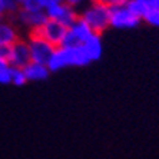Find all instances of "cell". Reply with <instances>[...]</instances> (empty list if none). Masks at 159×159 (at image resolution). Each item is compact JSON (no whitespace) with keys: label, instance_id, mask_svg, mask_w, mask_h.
<instances>
[{"label":"cell","instance_id":"27","mask_svg":"<svg viewBox=\"0 0 159 159\" xmlns=\"http://www.w3.org/2000/svg\"><path fill=\"white\" fill-rule=\"evenodd\" d=\"M89 2H93V0H89Z\"/></svg>","mask_w":159,"mask_h":159},{"label":"cell","instance_id":"26","mask_svg":"<svg viewBox=\"0 0 159 159\" xmlns=\"http://www.w3.org/2000/svg\"><path fill=\"white\" fill-rule=\"evenodd\" d=\"M2 20H3V19H2V17H0V22H2Z\"/></svg>","mask_w":159,"mask_h":159},{"label":"cell","instance_id":"2","mask_svg":"<svg viewBox=\"0 0 159 159\" xmlns=\"http://www.w3.org/2000/svg\"><path fill=\"white\" fill-rule=\"evenodd\" d=\"M79 17L92 29L93 33L100 36L111 27V7L100 3L99 0L88 2L79 10Z\"/></svg>","mask_w":159,"mask_h":159},{"label":"cell","instance_id":"12","mask_svg":"<svg viewBox=\"0 0 159 159\" xmlns=\"http://www.w3.org/2000/svg\"><path fill=\"white\" fill-rule=\"evenodd\" d=\"M25 73H26L27 82H43L46 79H49V76H50V70H49V67L46 65L34 62H30L25 67Z\"/></svg>","mask_w":159,"mask_h":159},{"label":"cell","instance_id":"18","mask_svg":"<svg viewBox=\"0 0 159 159\" xmlns=\"http://www.w3.org/2000/svg\"><path fill=\"white\" fill-rule=\"evenodd\" d=\"M11 83V66L0 67V85H10Z\"/></svg>","mask_w":159,"mask_h":159},{"label":"cell","instance_id":"6","mask_svg":"<svg viewBox=\"0 0 159 159\" xmlns=\"http://www.w3.org/2000/svg\"><path fill=\"white\" fill-rule=\"evenodd\" d=\"M142 23V19L135 16L129 9L123 6H116L111 9V27L120 30L126 29H135Z\"/></svg>","mask_w":159,"mask_h":159},{"label":"cell","instance_id":"10","mask_svg":"<svg viewBox=\"0 0 159 159\" xmlns=\"http://www.w3.org/2000/svg\"><path fill=\"white\" fill-rule=\"evenodd\" d=\"M20 39V29L15 25V22L11 19H3L0 22V48L13 46Z\"/></svg>","mask_w":159,"mask_h":159},{"label":"cell","instance_id":"22","mask_svg":"<svg viewBox=\"0 0 159 159\" xmlns=\"http://www.w3.org/2000/svg\"><path fill=\"white\" fill-rule=\"evenodd\" d=\"M148 7H159V0H143Z\"/></svg>","mask_w":159,"mask_h":159},{"label":"cell","instance_id":"23","mask_svg":"<svg viewBox=\"0 0 159 159\" xmlns=\"http://www.w3.org/2000/svg\"><path fill=\"white\" fill-rule=\"evenodd\" d=\"M46 2V7L52 6V4H57V3H63V0H44Z\"/></svg>","mask_w":159,"mask_h":159},{"label":"cell","instance_id":"20","mask_svg":"<svg viewBox=\"0 0 159 159\" xmlns=\"http://www.w3.org/2000/svg\"><path fill=\"white\" fill-rule=\"evenodd\" d=\"M99 2L112 9V7H116V6H123V4H126L128 0H99Z\"/></svg>","mask_w":159,"mask_h":159},{"label":"cell","instance_id":"19","mask_svg":"<svg viewBox=\"0 0 159 159\" xmlns=\"http://www.w3.org/2000/svg\"><path fill=\"white\" fill-rule=\"evenodd\" d=\"M66 4H69V6H72V7L78 9V10H80L83 6H85L86 3H88L89 0H63Z\"/></svg>","mask_w":159,"mask_h":159},{"label":"cell","instance_id":"8","mask_svg":"<svg viewBox=\"0 0 159 159\" xmlns=\"http://www.w3.org/2000/svg\"><path fill=\"white\" fill-rule=\"evenodd\" d=\"M67 27H65L63 25L55 22V20H49L44 23L43 26L36 32L37 36H40L42 39H44L46 42L55 46V48H60L63 43V39L66 36Z\"/></svg>","mask_w":159,"mask_h":159},{"label":"cell","instance_id":"14","mask_svg":"<svg viewBox=\"0 0 159 159\" xmlns=\"http://www.w3.org/2000/svg\"><path fill=\"white\" fill-rule=\"evenodd\" d=\"M126 7L129 9L135 16H138L139 19L143 17V15L148 10V4L145 3L143 0H128L126 2Z\"/></svg>","mask_w":159,"mask_h":159},{"label":"cell","instance_id":"25","mask_svg":"<svg viewBox=\"0 0 159 159\" xmlns=\"http://www.w3.org/2000/svg\"><path fill=\"white\" fill-rule=\"evenodd\" d=\"M13 2H16V3L19 4V6H22V3L25 2V0H13Z\"/></svg>","mask_w":159,"mask_h":159},{"label":"cell","instance_id":"13","mask_svg":"<svg viewBox=\"0 0 159 159\" xmlns=\"http://www.w3.org/2000/svg\"><path fill=\"white\" fill-rule=\"evenodd\" d=\"M19 10H20V6L13 0H0V17L2 19H11Z\"/></svg>","mask_w":159,"mask_h":159},{"label":"cell","instance_id":"17","mask_svg":"<svg viewBox=\"0 0 159 159\" xmlns=\"http://www.w3.org/2000/svg\"><path fill=\"white\" fill-rule=\"evenodd\" d=\"M27 83V78L25 69L22 67H11V85L15 86H25Z\"/></svg>","mask_w":159,"mask_h":159},{"label":"cell","instance_id":"15","mask_svg":"<svg viewBox=\"0 0 159 159\" xmlns=\"http://www.w3.org/2000/svg\"><path fill=\"white\" fill-rule=\"evenodd\" d=\"M142 22L152 27H159V7H149L142 17Z\"/></svg>","mask_w":159,"mask_h":159},{"label":"cell","instance_id":"16","mask_svg":"<svg viewBox=\"0 0 159 159\" xmlns=\"http://www.w3.org/2000/svg\"><path fill=\"white\" fill-rule=\"evenodd\" d=\"M20 9L29 11H44L46 10V2L44 0H25Z\"/></svg>","mask_w":159,"mask_h":159},{"label":"cell","instance_id":"3","mask_svg":"<svg viewBox=\"0 0 159 159\" xmlns=\"http://www.w3.org/2000/svg\"><path fill=\"white\" fill-rule=\"evenodd\" d=\"M27 44H29L30 50V59L34 63H42L48 66L49 59L52 57L53 52H55V46L42 39L40 36H37L36 33H29L26 36Z\"/></svg>","mask_w":159,"mask_h":159},{"label":"cell","instance_id":"5","mask_svg":"<svg viewBox=\"0 0 159 159\" xmlns=\"http://www.w3.org/2000/svg\"><path fill=\"white\" fill-rule=\"evenodd\" d=\"M46 16L49 20H55V22L63 25L65 27H70L76 20L79 19V10L78 9L72 7L69 4L63 3H57V4H52L48 6L44 10Z\"/></svg>","mask_w":159,"mask_h":159},{"label":"cell","instance_id":"11","mask_svg":"<svg viewBox=\"0 0 159 159\" xmlns=\"http://www.w3.org/2000/svg\"><path fill=\"white\" fill-rule=\"evenodd\" d=\"M82 48L85 50L88 59L92 62H96L102 57L103 55V43H102V36L98 33H93L92 36L89 37L85 43L82 44Z\"/></svg>","mask_w":159,"mask_h":159},{"label":"cell","instance_id":"24","mask_svg":"<svg viewBox=\"0 0 159 159\" xmlns=\"http://www.w3.org/2000/svg\"><path fill=\"white\" fill-rule=\"evenodd\" d=\"M6 66H10L9 62L6 59H3V57H0V67H6Z\"/></svg>","mask_w":159,"mask_h":159},{"label":"cell","instance_id":"4","mask_svg":"<svg viewBox=\"0 0 159 159\" xmlns=\"http://www.w3.org/2000/svg\"><path fill=\"white\" fill-rule=\"evenodd\" d=\"M11 20L15 22V25L20 29H25L29 33H36L37 30L48 22V16L44 11H29V10H20L16 13Z\"/></svg>","mask_w":159,"mask_h":159},{"label":"cell","instance_id":"1","mask_svg":"<svg viewBox=\"0 0 159 159\" xmlns=\"http://www.w3.org/2000/svg\"><path fill=\"white\" fill-rule=\"evenodd\" d=\"M89 63H90V60L88 59V56H86L82 46H76V48L60 46V48L55 49L52 57L48 62V67L50 73H53V72L63 70L66 67L88 66Z\"/></svg>","mask_w":159,"mask_h":159},{"label":"cell","instance_id":"21","mask_svg":"<svg viewBox=\"0 0 159 159\" xmlns=\"http://www.w3.org/2000/svg\"><path fill=\"white\" fill-rule=\"evenodd\" d=\"M10 48L11 46H2L0 48V57H3L9 62V56H10Z\"/></svg>","mask_w":159,"mask_h":159},{"label":"cell","instance_id":"7","mask_svg":"<svg viewBox=\"0 0 159 159\" xmlns=\"http://www.w3.org/2000/svg\"><path fill=\"white\" fill-rule=\"evenodd\" d=\"M92 34H93L92 29H90V27H89L88 25L79 17L70 27H67L66 36H65V39H63L62 46H66V48L82 46V44L85 43Z\"/></svg>","mask_w":159,"mask_h":159},{"label":"cell","instance_id":"9","mask_svg":"<svg viewBox=\"0 0 159 159\" xmlns=\"http://www.w3.org/2000/svg\"><path fill=\"white\" fill-rule=\"evenodd\" d=\"M32 62L30 59V50L26 37H22L10 48V56H9V65L11 67H25Z\"/></svg>","mask_w":159,"mask_h":159}]
</instances>
